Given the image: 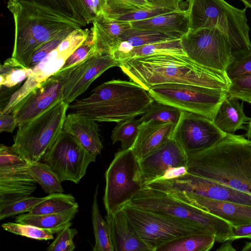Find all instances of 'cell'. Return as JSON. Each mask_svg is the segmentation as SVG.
<instances>
[{
  "label": "cell",
  "instance_id": "cell-13",
  "mask_svg": "<svg viewBox=\"0 0 251 251\" xmlns=\"http://www.w3.org/2000/svg\"><path fill=\"white\" fill-rule=\"evenodd\" d=\"M97 155L85 149L72 135L62 130L41 161L50 166L61 182L78 184Z\"/></svg>",
  "mask_w": 251,
  "mask_h": 251
},
{
  "label": "cell",
  "instance_id": "cell-46",
  "mask_svg": "<svg viewBox=\"0 0 251 251\" xmlns=\"http://www.w3.org/2000/svg\"><path fill=\"white\" fill-rule=\"evenodd\" d=\"M227 95L251 104V75L230 80Z\"/></svg>",
  "mask_w": 251,
  "mask_h": 251
},
{
  "label": "cell",
  "instance_id": "cell-6",
  "mask_svg": "<svg viewBox=\"0 0 251 251\" xmlns=\"http://www.w3.org/2000/svg\"><path fill=\"white\" fill-rule=\"evenodd\" d=\"M129 203L142 209L196 222L212 233L216 241L221 243L229 239L232 234V226L226 221L167 192L143 187Z\"/></svg>",
  "mask_w": 251,
  "mask_h": 251
},
{
  "label": "cell",
  "instance_id": "cell-31",
  "mask_svg": "<svg viewBox=\"0 0 251 251\" xmlns=\"http://www.w3.org/2000/svg\"><path fill=\"white\" fill-rule=\"evenodd\" d=\"M160 54L187 55L181 45L180 39L149 44L133 48L118 58L123 60L137 57H143Z\"/></svg>",
  "mask_w": 251,
  "mask_h": 251
},
{
  "label": "cell",
  "instance_id": "cell-5",
  "mask_svg": "<svg viewBox=\"0 0 251 251\" xmlns=\"http://www.w3.org/2000/svg\"><path fill=\"white\" fill-rule=\"evenodd\" d=\"M189 29L217 28L229 38L233 61L251 51L246 8L240 9L225 0H187Z\"/></svg>",
  "mask_w": 251,
  "mask_h": 251
},
{
  "label": "cell",
  "instance_id": "cell-14",
  "mask_svg": "<svg viewBox=\"0 0 251 251\" xmlns=\"http://www.w3.org/2000/svg\"><path fill=\"white\" fill-rule=\"evenodd\" d=\"M150 187L169 193L184 192L210 199L251 206V195L192 174L187 171L174 178L158 179Z\"/></svg>",
  "mask_w": 251,
  "mask_h": 251
},
{
  "label": "cell",
  "instance_id": "cell-36",
  "mask_svg": "<svg viewBox=\"0 0 251 251\" xmlns=\"http://www.w3.org/2000/svg\"><path fill=\"white\" fill-rule=\"evenodd\" d=\"M181 112L176 107L154 100L140 119L141 122L154 120L176 124Z\"/></svg>",
  "mask_w": 251,
  "mask_h": 251
},
{
  "label": "cell",
  "instance_id": "cell-56",
  "mask_svg": "<svg viewBox=\"0 0 251 251\" xmlns=\"http://www.w3.org/2000/svg\"><path fill=\"white\" fill-rule=\"evenodd\" d=\"M246 137L251 140V134L245 135Z\"/></svg>",
  "mask_w": 251,
  "mask_h": 251
},
{
  "label": "cell",
  "instance_id": "cell-15",
  "mask_svg": "<svg viewBox=\"0 0 251 251\" xmlns=\"http://www.w3.org/2000/svg\"><path fill=\"white\" fill-rule=\"evenodd\" d=\"M74 67L60 70L40 83L13 108L17 126L33 120L62 100L64 86Z\"/></svg>",
  "mask_w": 251,
  "mask_h": 251
},
{
  "label": "cell",
  "instance_id": "cell-50",
  "mask_svg": "<svg viewBox=\"0 0 251 251\" xmlns=\"http://www.w3.org/2000/svg\"><path fill=\"white\" fill-rule=\"evenodd\" d=\"M248 238L251 239V223L237 226H232V234L229 239Z\"/></svg>",
  "mask_w": 251,
  "mask_h": 251
},
{
  "label": "cell",
  "instance_id": "cell-45",
  "mask_svg": "<svg viewBox=\"0 0 251 251\" xmlns=\"http://www.w3.org/2000/svg\"><path fill=\"white\" fill-rule=\"evenodd\" d=\"M35 3L56 11L74 19L82 26H85L73 9L69 0H19Z\"/></svg>",
  "mask_w": 251,
  "mask_h": 251
},
{
  "label": "cell",
  "instance_id": "cell-35",
  "mask_svg": "<svg viewBox=\"0 0 251 251\" xmlns=\"http://www.w3.org/2000/svg\"><path fill=\"white\" fill-rule=\"evenodd\" d=\"M117 123L111 136L113 143L120 141L122 149H130L138 134L140 119L133 118Z\"/></svg>",
  "mask_w": 251,
  "mask_h": 251
},
{
  "label": "cell",
  "instance_id": "cell-52",
  "mask_svg": "<svg viewBox=\"0 0 251 251\" xmlns=\"http://www.w3.org/2000/svg\"><path fill=\"white\" fill-rule=\"evenodd\" d=\"M233 241L228 239L222 243L221 246L218 248L217 251H236L232 245Z\"/></svg>",
  "mask_w": 251,
  "mask_h": 251
},
{
  "label": "cell",
  "instance_id": "cell-2",
  "mask_svg": "<svg viewBox=\"0 0 251 251\" xmlns=\"http://www.w3.org/2000/svg\"><path fill=\"white\" fill-rule=\"evenodd\" d=\"M187 154L188 172L251 195V140L246 136L226 134Z\"/></svg>",
  "mask_w": 251,
  "mask_h": 251
},
{
  "label": "cell",
  "instance_id": "cell-29",
  "mask_svg": "<svg viewBox=\"0 0 251 251\" xmlns=\"http://www.w3.org/2000/svg\"><path fill=\"white\" fill-rule=\"evenodd\" d=\"M215 241V236L212 234H192L167 242L156 251H208Z\"/></svg>",
  "mask_w": 251,
  "mask_h": 251
},
{
  "label": "cell",
  "instance_id": "cell-25",
  "mask_svg": "<svg viewBox=\"0 0 251 251\" xmlns=\"http://www.w3.org/2000/svg\"><path fill=\"white\" fill-rule=\"evenodd\" d=\"M184 35L177 32H163L152 30L130 27L120 36L121 42L113 53L117 59L133 48L149 44L180 39Z\"/></svg>",
  "mask_w": 251,
  "mask_h": 251
},
{
  "label": "cell",
  "instance_id": "cell-1",
  "mask_svg": "<svg viewBox=\"0 0 251 251\" xmlns=\"http://www.w3.org/2000/svg\"><path fill=\"white\" fill-rule=\"evenodd\" d=\"M130 79L147 91L155 85L181 83L227 91L230 80L226 73L195 62L187 55L160 54L120 62Z\"/></svg>",
  "mask_w": 251,
  "mask_h": 251
},
{
  "label": "cell",
  "instance_id": "cell-27",
  "mask_svg": "<svg viewBox=\"0 0 251 251\" xmlns=\"http://www.w3.org/2000/svg\"><path fill=\"white\" fill-rule=\"evenodd\" d=\"M130 22L131 26L134 28L163 32H177L184 34L189 29L187 10H183L181 9L145 20Z\"/></svg>",
  "mask_w": 251,
  "mask_h": 251
},
{
  "label": "cell",
  "instance_id": "cell-22",
  "mask_svg": "<svg viewBox=\"0 0 251 251\" xmlns=\"http://www.w3.org/2000/svg\"><path fill=\"white\" fill-rule=\"evenodd\" d=\"M26 168L0 170V207L30 196L36 181Z\"/></svg>",
  "mask_w": 251,
  "mask_h": 251
},
{
  "label": "cell",
  "instance_id": "cell-53",
  "mask_svg": "<svg viewBox=\"0 0 251 251\" xmlns=\"http://www.w3.org/2000/svg\"><path fill=\"white\" fill-rule=\"evenodd\" d=\"M242 251H251V241L246 242L242 248Z\"/></svg>",
  "mask_w": 251,
  "mask_h": 251
},
{
  "label": "cell",
  "instance_id": "cell-28",
  "mask_svg": "<svg viewBox=\"0 0 251 251\" xmlns=\"http://www.w3.org/2000/svg\"><path fill=\"white\" fill-rule=\"evenodd\" d=\"M78 206L61 212L33 215L20 214L15 218V222L33 225L42 229L58 233L75 217Z\"/></svg>",
  "mask_w": 251,
  "mask_h": 251
},
{
  "label": "cell",
  "instance_id": "cell-11",
  "mask_svg": "<svg viewBox=\"0 0 251 251\" xmlns=\"http://www.w3.org/2000/svg\"><path fill=\"white\" fill-rule=\"evenodd\" d=\"M180 40L187 56L204 67L226 73L233 61L231 41L217 28L189 29Z\"/></svg>",
  "mask_w": 251,
  "mask_h": 251
},
{
  "label": "cell",
  "instance_id": "cell-39",
  "mask_svg": "<svg viewBox=\"0 0 251 251\" xmlns=\"http://www.w3.org/2000/svg\"><path fill=\"white\" fill-rule=\"evenodd\" d=\"M107 15H121L140 10L150 9L156 7L145 0H106Z\"/></svg>",
  "mask_w": 251,
  "mask_h": 251
},
{
  "label": "cell",
  "instance_id": "cell-4",
  "mask_svg": "<svg viewBox=\"0 0 251 251\" xmlns=\"http://www.w3.org/2000/svg\"><path fill=\"white\" fill-rule=\"evenodd\" d=\"M7 8L15 25L12 57L29 68L32 54L40 46L67 28L82 26L66 15L35 3L9 0Z\"/></svg>",
  "mask_w": 251,
  "mask_h": 251
},
{
  "label": "cell",
  "instance_id": "cell-33",
  "mask_svg": "<svg viewBox=\"0 0 251 251\" xmlns=\"http://www.w3.org/2000/svg\"><path fill=\"white\" fill-rule=\"evenodd\" d=\"M78 206L75 198L70 194H50L44 201L30 209L27 213L39 215L55 213L69 210Z\"/></svg>",
  "mask_w": 251,
  "mask_h": 251
},
{
  "label": "cell",
  "instance_id": "cell-42",
  "mask_svg": "<svg viewBox=\"0 0 251 251\" xmlns=\"http://www.w3.org/2000/svg\"><path fill=\"white\" fill-rule=\"evenodd\" d=\"M29 163L11 146L0 145V170L26 168Z\"/></svg>",
  "mask_w": 251,
  "mask_h": 251
},
{
  "label": "cell",
  "instance_id": "cell-48",
  "mask_svg": "<svg viewBox=\"0 0 251 251\" xmlns=\"http://www.w3.org/2000/svg\"><path fill=\"white\" fill-rule=\"evenodd\" d=\"M174 9L167 8L155 7L146 10H140L133 12L121 15H107L109 18L116 20L126 21H137L149 19L162 14L171 12Z\"/></svg>",
  "mask_w": 251,
  "mask_h": 251
},
{
  "label": "cell",
  "instance_id": "cell-38",
  "mask_svg": "<svg viewBox=\"0 0 251 251\" xmlns=\"http://www.w3.org/2000/svg\"><path fill=\"white\" fill-rule=\"evenodd\" d=\"M5 230L22 236L38 240H48L53 238L54 234L49 230L22 223L7 222L1 225Z\"/></svg>",
  "mask_w": 251,
  "mask_h": 251
},
{
  "label": "cell",
  "instance_id": "cell-21",
  "mask_svg": "<svg viewBox=\"0 0 251 251\" xmlns=\"http://www.w3.org/2000/svg\"><path fill=\"white\" fill-rule=\"evenodd\" d=\"M176 125L154 120L141 122L137 137L130 149L138 159L143 158L171 138Z\"/></svg>",
  "mask_w": 251,
  "mask_h": 251
},
{
  "label": "cell",
  "instance_id": "cell-51",
  "mask_svg": "<svg viewBox=\"0 0 251 251\" xmlns=\"http://www.w3.org/2000/svg\"><path fill=\"white\" fill-rule=\"evenodd\" d=\"M156 7L167 8L174 10L180 9L182 0H145Z\"/></svg>",
  "mask_w": 251,
  "mask_h": 251
},
{
  "label": "cell",
  "instance_id": "cell-18",
  "mask_svg": "<svg viewBox=\"0 0 251 251\" xmlns=\"http://www.w3.org/2000/svg\"><path fill=\"white\" fill-rule=\"evenodd\" d=\"M144 184L161 178L169 170L187 167V153L173 138L143 158L138 159Z\"/></svg>",
  "mask_w": 251,
  "mask_h": 251
},
{
  "label": "cell",
  "instance_id": "cell-23",
  "mask_svg": "<svg viewBox=\"0 0 251 251\" xmlns=\"http://www.w3.org/2000/svg\"><path fill=\"white\" fill-rule=\"evenodd\" d=\"M92 24L91 31L93 40L97 51L102 53L110 54L121 42L122 34L132 27L130 22L112 19L104 13L97 16Z\"/></svg>",
  "mask_w": 251,
  "mask_h": 251
},
{
  "label": "cell",
  "instance_id": "cell-40",
  "mask_svg": "<svg viewBox=\"0 0 251 251\" xmlns=\"http://www.w3.org/2000/svg\"><path fill=\"white\" fill-rule=\"evenodd\" d=\"M78 28L80 27L74 26L67 28L40 46L31 56L29 68H32L38 64L48 54L57 48L71 32Z\"/></svg>",
  "mask_w": 251,
  "mask_h": 251
},
{
  "label": "cell",
  "instance_id": "cell-34",
  "mask_svg": "<svg viewBox=\"0 0 251 251\" xmlns=\"http://www.w3.org/2000/svg\"><path fill=\"white\" fill-rule=\"evenodd\" d=\"M32 71L31 68L23 66L13 57L8 58L0 65V88H12L20 85Z\"/></svg>",
  "mask_w": 251,
  "mask_h": 251
},
{
  "label": "cell",
  "instance_id": "cell-16",
  "mask_svg": "<svg viewBox=\"0 0 251 251\" xmlns=\"http://www.w3.org/2000/svg\"><path fill=\"white\" fill-rule=\"evenodd\" d=\"M226 134L208 118L182 111L171 137L188 154L213 145Z\"/></svg>",
  "mask_w": 251,
  "mask_h": 251
},
{
  "label": "cell",
  "instance_id": "cell-43",
  "mask_svg": "<svg viewBox=\"0 0 251 251\" xmlns=\"http://www.w3.org/2000/svg\"><path fill=\"white\" fill-rule=\"evenodd\" d=\"M72 223L67 224L57 233L53 241L47 248L48 251H73L75 245L73 238L77 234L75 228H71Z\"/></svg>",
  "mask_w": 251,
  "mask_h": 251
},
{
  "label": "cell",
  "instance_id": "cell-26",
  "mask_svg": "<svg viewBox=\"0 0 251 251\" xmlns=\"http://www.w3.org/2000/svg\"><path fill=\"white\" fill-rule=\"evenodd\" d=\"M250 119L244 113L243 103H240L238 99L226 95L212 121L225 133L234 134L237 130L246 129L244 125L248 123Z\"/></svg>",
  "mask_w": 251,
  "mask_h": 251
},
{
  "label": "cell",
  "instance_id": "cell-20",
  "mask_svg": "<svg viewBox=\"0 0 251 251\" xmlns=\"http://www.w3.org/2000/svg\"><path fill=\"white\" fill-rule=\"evenodd\" d=\"M105 218L108 224L114 251H150L124 208L107 214Z\"/></svg>",
  "mask_w": 251,
  "mask_h": 251
},
{
  "label": "cell",
  "instance_id": "cell-30",
  "mask_svg": "<svg viewBox=\"0 0 251 251\" xmlns=\"http://www.w3.org/2000/svg\"><path fill=\"white\" fill-rule=\"evenodd\" d=\"M99 185H97L94 194L92 206V221L95 244L93 251H114L109 230L106 220L102 218L99 209L98 196Z\"/></svg>",
  "mask_w": 251,
  "mask_h": 251
},
{
  "label": "cell",
  "instance_id": "cell-17",
  "mask_svg": "<svg viewBox=\"0 0 251 251\" xmlns=\"http://www.w3.org/2000/svg\"><path fill=\"white\" fill-rule=\"evenodd\" d=\"M119 65L120 62L109 53L97 52L91 54L74 67L64 86L62 100L69 105L105 71Z\"/></svg>",
  "mask_w": 251,
  "mask_h": 251
},
{
  "label": "cell",
  "instance_id": "cell-55",
  "mask_svg": "<svg viewBox=\"0 0 251 251\" xmlns=\"http://www.w3.org/2000/svg\"><path fill=\"white\" fill-rule=\"evenodd\" d=\"M240 0L242 1L246 7L251 8V0Z\"/></svg>",
  "mask_w": 251,
  "mask_h": 251
},
{
  "label": "cell",
  "instance_id": "cell-7",
  "mask_svg": "<svg viewBox=\"0 0 251 251\" xmlns=\"http://www.w3.org/2000/svg\"><path fill=\"white\" fill-rule=\"evenodd\" d=\"M69 105L61 100L18 126L12 147L29 164L41 161L60 135Z\"/></svg>",
  "mask_w": 251,
  "mask_h": 251
},
{
  "label": "cell",
  "instance_id": "cell-12",
  "mask_svg": "<svg viewBox=\"0 0 251 251\" xmlns=\"http://www.w3.org/2000/svg\"><path fill=\"white\" fill-rule=\"evenodd\" d=\"M91 30L78 28L71 32L58 47L33 67L24 84L13 93L0 108V112L10 113L14 107L40 83L55 74L67 59L87 38Z\"/></svg>",
  "mask_w": 251,
  "mask_h": 251
},
{
  "label": "cell",
  "instance_id": "cell-32",
  "mask_svg": "<svg viewBox=\"0 0 251 251\" xmlns=\"http://www.w3.org/2000/svg\"><path fill=\"white\" fill-rule=\"evenodd\" d=\"M26 170L45 193L50 194L64 192L57 175L47 164L39 161L29 164Z\"/></svg>",
  "mask_w": 251,
  "mask_h": 251
},
{
  "label": "cell",
  "instance_id": "cell-47",
  "mask_svg": "<svg viewBox=\"0 0 251 251\" xmlns=\"http://www.w3.org/2000/svg\"><path fill=\"white\" fill-rule=\"evenodd\" d=\"M230 80L251 75V51L232 61L226 71Z\"/></svg>",
  "mask_w": 251,
  "mask_h": 251
},
{
  "label": "cell",
  "instance_id": "cell-9",
  "mask_svg": "<svg viewBox=\"0 0 251 251\" xmlns=\"http://www.w3.org/2000/svg\"><path fill=\"white\" fill-rule=\"evenodd\" d=\"M105 178L103 201L109 214L123 208L143 187L139 160L131 149L115 154Z\"/></svg>",
  "mask_w": 251,
  "mask_h": 251
},
{
  "label": "cell",
  "instance_id": "cell-24",
  "mask_svg": "<svg viewBox=\"0 0 251 251\" xmlns=\"http://www.w3.org/2000/svg\"><path fill=\"white\" fill-rule=\"evenodd\" d=\"M63 130L75 138L89 152L97 155L100 153L103 146L95 121L73 112L66 116Z\"/></svg>",
  "mask_w": 251,
  "mask_h": 251
},
{
  "label": "cell",
  "instance_id": "cell-54",
  "mask_svg": "<svg viewBox=\"0 0 251 251\" xmlns=\"http://www.w3.org/2000/svg\"><path fill=\"white\" fill-rule=\"evenodd\" d=\"M247 132L245 135L251 134V119L248 123V126L246 128Z\"/></svg>",
  "mask_w": 251,
  "mask_h": 251
},
{
  "label": "cell",
  "instance_id": "cell-49",
  "mask_svg": "<svg viewBox=\"0 0 251 251\" xmlns=\"http://www.w3.org/2000/svg\"><path fill=\"white\" fill-rule=\"evenodd\" d=\"M17 126L14 115L12 113L0 112V131L12 132Z\"/></svg>",
  "mask_w": 251,
  "mask_h": 251
},
{
  "label": "cell",
  "instance_id": "cell-44",
  "mask_svg": "<svg viewBox=\"0 0 251 251\" xmlns=\"http://www.w3.org/2000/svg\"><path fill=\"white\" fill-rule=\"evenodd\" d=\"M91 31L86 40L67 59L60 70H64L77 65L91 54L97 52Z\"/></svg>",
  "mask_w": 251,
  "mask_h": 251
},
{
  "label": "cell",
  "instance_id": "cell-41",
  "mask_svg": "<svg viewBox=\"0 0 251 251\" xmlns=\"http://www.w3.org/2000/svg\"><path fill=\"white\" fill-rule=\"evenodd\" d=\"M45 197L38 198L29 196L19 201L0 207V220L12 217L30 209L45 200Z\"/></svg>",
  "mask_w": 251,
  "mask_h": 251
},
{
  "label": "cell",
  "instance_id": "cell-37",
  "mask_svg": "<svg viewBox=\"0 0 251 251\" xmlns=\"http://www.w3.org/2000/svg\"><path fill=\"white\" fill-rule=\"evenodd\" d=\"M73 9L84 25L92 23L107 9L106 0H69Z\"/></svg>",
  "mask_w": 251,
  "mask_h": 251
},
{
  "label": "cell",
  "instance_id": "cell-10",
  "mask_svg": "<svg viewBox=\"0 0 251 251\" xmlns=\"http://www.w3.org/2000/svg\"><path fill=\"white\" fill-rule=\"evenodd\" d=\"M154 100L213 121L226 91L181 83L154 85L148 91Z\"/></svg>",
  "mask_w": 251,
  "mask_h": 251
},
{
  "label": "cell",
  "instance_id": "cell-19",
  "mask_svg": "<svg viewBox=\"0 0 251 251\" xmlns=\"http://www.w3.org/2000/svg\"><path fill=\"white\" fill-rule=\"evenodd\" d=\"M170 194L192 206L221 218L231 226L251 223V206L214 200L184 192Z\"/></svg>",
  "mask_w": 251,
  "mask_h": 251
},
{
  "label": "cell",
  "instance_id": "cell-3",
  "mask_svg": "<svg viewBox=\"0 0 251 251\" xmlns=\"http://www.w3.org/2000/svg\"><path fill=\"white\" fill-rule=\"evenodd\" d=\"M154 100L149 92L130 80L113 79L96 87L88 97L69 107L98 122H120L142 115Z\"/></svg>",
  "mask_w": 251,
  "mask_h": 251
},
{
  "label": "cell",
  "instance_id": "cell-8",
  "mask_svg": "<svg viewBox=\"0 0 251 251\" xmlns=\"http://www.w3.org/2000/svg\"><path fill=\"white\" fill-rule=\"evenodd\" d=\"M123 208L150 251H156L162 245L186 235L196 233L213 235L192 221L149 211L129 203Z\"/></svg>",
  "mask_w": 251,
  "mask_h": 251
}]
</instances>
